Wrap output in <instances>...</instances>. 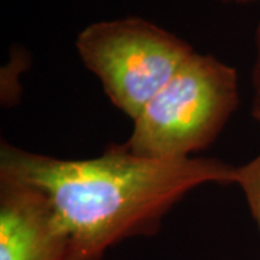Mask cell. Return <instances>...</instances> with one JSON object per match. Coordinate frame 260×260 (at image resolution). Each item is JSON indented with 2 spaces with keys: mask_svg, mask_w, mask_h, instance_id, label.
Here are the masks:
<instances>
[{
  "mask_svg": "<svg viewBox=\"0 0 260 260\" xmlns=\"http://www.w3.org/2000/svg\"><path fill=\"white\" fill-rule=\"evenodd\" d=\"M0 174L47 197L68 233V260H103L121 240L156 232L189 191L236 184V168L221 160L142 158L121 145L99 158L68 160L3 143Z\"/></svg>",
  "mask_w": 260,
  "mask_h": 260,
  "instance_id": "cell-1",
  "label": "cell"
},
{
  "mask_svg": "<svg viewBox=\"0 0 260 260\" xmlns=\"http://www.w3.org/2000/svg\"><path fill=\"white\" fill-rule=\"evenodd\" d=\"M236 70L192 54L133 120L127 152L142 158L182 160L218 136L239 106Z\"/></svg>",
  "mask_w": 260,
  "mask_h": 260,
  "instance_id": "cell-2",
  "label": "cell"
},
{
  "mask_svg": "<svg viewBox=\"0 0 260 260\" xmlns=\"http://www.w3.org/2000/svg\"><path fill=\"white\" fill-rule=\"evenodd\" d=\"M70 239L48 198L0 174V260H68Z\"/></svg>",
  "mask_w": 260,
  "mask_h": 260,
  "instance_id": "cell-4",
  "label": "cell"
},
{
  "mask_svg": "<svg viewBox=\"0 0 260 260\" xmlns=\"http://www.w3.org/2000/svg\"><path fill=\"white\" fill-rule=\"evenodd\" d=\"M77 51L132 120L194 54L181 38L139 18L87 26L77 38Z\"/></svg>",
  "mask_w": 260,
  "mask_h": 260,
  "instance_id": "cell-3",
  "label": "cell"
},
{
  "mask_svg": "<svg viewBox=\"0 0 260 260\" xmlns=\"http://www.w3.org/2000/svg\"><path fill=\"white\" fill-rule=\"evenodd\" d=\"M225 2H253V0H225Z\"/></svg>",
  "mask_w": 260,
  "mask_h": 260,
  "instance_id": "cell-7",
  "label": "cell"
},
{
  "mask_svg": "<svg viewBox=\"0 0 260 260\" xmlns=\"http://www.w3.org/2000/svg\"><path fill=\"white\" fill-rule=\"evenodd\" d=\"M251 78H253V88H254L251 114L256 120L260 121V23L256 30V61L253 67Z\"/></svg>",
  "mask_w": 260,
  "mask_h": 260,
  "instance_id": "cell-6",
  "label": "cell"
},
{
  "mask_svg": "<svg viewBox=\"0 0 260 260\" xmlns=\"http://www.w3.org/2000/svg\"><path fill=\"white\" fill-rule=\"evenodd\" d=\"M236 184L242 186L260 230V155L246 165L236 168Z\"/></svg>",
  "mask_w": 260,
  "mask_h": 260,
  "instance_id": "cell-5",
  "label": "cell"
}]
</instances>
